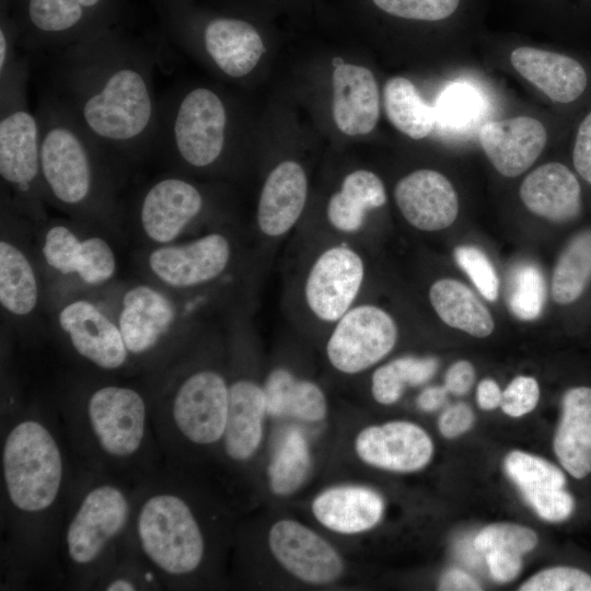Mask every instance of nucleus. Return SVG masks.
<instances>
[{
  "label": "nucleus",
  "mask_w": 591,
  "mask_h": 591,
  "mask_svg": "<svg viewBox=\"0 0 591 591\" xmlns=\"http://www.w3.org/2000/svg\"><path fill=\"white\" fill-rule=\"evenodd\" d=\"M51 57L50 92L112 157L135 159L153 149L159 99L155 54L115 26Z\"/></svg>",
  "instance_id": "f257e3e1"
},
{
  "label": "nucleus",
  "mask_w": 591,
  "mask_h": 591,
  "mask_svg": "<svg viewBox=\"0 0 591 591\" xmlns=\"http://www.w3.org/2000/svg\"><path fill=\"white\" fill-rule=\"evenodd\" d=\"M70 440L88 467L139 482L154 471L162 453L146 397L127 385L91 391L65 418Z\"/></svg>",
  "instance_id": "f03ea898"
},
{
  "label": "nucleus",
  "mask_w": 591,
  "mask_h": 591,
  "mask_svg": "<svg viewBox=\"0 0 591 591\" xmlns=\"http://www.w3.org/2000/svg\"><path fill=\"white\" fill-rule=\"evenodd\" d=\"M4 503L18 537L31 548L66 495L68 463L57 430L47 418L26 413L12 418L1 447Z\"/></svg>",
  "instance_id": "7ed1b4c3"
},
{
  "label": "nucleus",
  "mask_w": 591,
  "mask_h": 591,
  "mask_svg": "<svg viewBox=\"0 0 591 591\" xmlns=\"http://www.w3.org/2000/svg\"><path fill=\"white\" fill-rule=\"evenodd\" d=\"M130 546L172 587L193 579L208 557V536L190 496L170 465L136 485Z\"/></svg>",
  "instance_id": "20e7f679"
},
{
  "label": "nucleus",
  "mask_w": 591,
  "mask_h": 591,
  "mask_svg": "<svg viewBox=\"0 0 591 591\" xmlns=\"http://www.w3.org/2000/svg\"><path fill=\"white\" fill-rule=\"evenodd\" d=\"M89 475L72 494L61 533V552L71 578L97 583L128 543L136 487L127 479L86 466Z\"/></svg>",
  "instance_id": "39448f33"
},
{
  "label": "nucleus",
  "mask_w": 591,
  "mask_h": 591,
  "mask_svg": "<svg viewBox=\"0 0 591 591\" xmlns=\"http://www.w3.org/2000/svg\"><path fill=\"white\" fill-rule=\"evenodd\" d=\"M40 130L43 193L71 209L104 205L107 199L103 161L112 158L50 92L35 111Z\"/></svg>",
  "instance_id": "423d86ee"
},
{
  "label": "nucleus",
  "mask_w": 591,
  "mask_h": 591,
  "mask_svg": "<svg viewBox=\"0 0 591 591\" xmlns=\"http://www.w3.org/2000/svg\"><path fill=\"white\" fill-rule=\"evenodd\" d=\"M228 408L229 382L218 370L199 368L181 378L151 408L154 434L169 462L220 443Z\"/></svg>",
  "instance_id": "0eeeda50"
},
{
  "label": "nucleus",
  "mask_w": 591,
  "mask_h": 591,
  "mask_svg": "<svg viewBox=\"0 0 591 591\" xmlns=\"http://www.w3.org/2000/svg\"><path fill=\"white\" fill-rule=\"evenodd\" d=\"M154 3L169 40L200 49L228 78L248 76L266 53L259 30L242 15L201 10L193 0H154Z\"/></svg>",
  "instance_id": "6e6552de"
},
{
  "label": "nucleus",
  "mask_w": 591,
  "mask_h": 591,
  "mask_svg": "<svg viewBox=\"0 0 591 591\" xmlns=\"http://www.w3.org/2000/svg\"><path fill=\"white\" fill-rule=\"evenodd\" d=\"M229 128V108L218 92L207 86L171 89L159 99L153 149L177 164L205 170L224 154Z\"/></svg>",
  "instance_id": "1a4fd4ad"
},
{
  "label": "nucleus",
  "mask_w": 591,
  "mask_h": 591,
  "mask_svg": "<svg viewBox=\"0 0 591 591\" xmlns=\"http://www.w3.org/2000/svg\"><path fill=\"white\" fill-rule=\"evenodd\" d=\"M19 28V49L49 57L101 31L127 25L128 0H0Z\"/></svg>",
  "instance_id": "9d476101"
},
{
  "label": "nucleus",
  "mask_w": 591,
  "mask_h": 591,
  "mask_svg": "<svg viewBox=\"0 0 591 591\" xmlns=\"http://www.w3.org/2000/svg\"><path fill=\"white\" fill-rule=\"evenodd\" d=\"M30 73L22 55L0 71V175L20 201L34 204L43 189L39 123L26 99Z\"/></svg>",
  "instance_id": "9b49d317"
},
{
  "label": "nucleus",
  "mask_w": 591,
  "mask_h": 591,
  "mask_svg": "<svg viewBox=\"0 0 591 591\" xmlns=\"http://www.w3.org/2000/svg\"><path fill=\"white\" fill-rule=\"evenodd\" d=\"M333 325L325 354L336 371L348 375L381 361L392 351L398 336L391 314L371 303L355 304Z\"/></svg>",
  "instance_id": "f8f14e48"
},
{
  "label": "nucleus",
  "mask_w": 591,
  "mask_h": 591,
  "mask_svg": "<svg viewBox=\"0 0 591 591\" xmlns=\"http://www.w3.org/2000/svg\"><path fill=\"white\" fill-rule=\"evenodd\" d=\"M366 265L348 244H333L313 259L303 283L309 312L320 322L334 324L351 306L361 291Z\"/></svg>",
  "instance_id": "ddd939ff"
},
{
  "label": "nucleus",
  "mask_w": 591,
  "mask_h": 591,
  "mask_svg": "<svg viewBox=\"0 0 591 591\" xmlns=\"http://www.w3.org/2000/svg\"><path fill=\"white\" fill-rule=\"evenodd\" d=\"M276 560L297 579L315 586L338 580L345 563L338 551L318 533L297 520L281 519L268 532Z\"/></svg>",
  "instance_id": "4468645a"
},
{
  "label": "nucleus",
  "mask_w": 591,
  "mask_h": 591,
  "mask_svg": "<svg viewBox=\"0 0 591 591\" xmlns=\"http://www.w3.org/2000/svg\"><path fill=\"white\" fill-rule=\"evenodd\" d=\"M231 257L229 239L222 233L212 232L182 244H163L150 253L148 264L163 283L186 289L220 277Z\"/></svg>",
  "instance_id": "2eb2a0df"
},
{
  "label": "nucleus",
  "mask_w": 591,
  "mask_h": 591,
  "mask_svg": "<svg viewBox=\"0 0 591 591\" xmlns=\"http://www.w3.org/2000/svg\"><path fill=\"white\" fill-rule=\"evenodd\" d=\"M206 199L198 186L176 175L152 183L139 202V221L153 242L174 241L205 209Z\"/></svg>",
  "instance_id": "dca6fc26"
},
{
  "label": "nucleus",
  "mask_w": 591,
  "mask_h": 591,
  "mask_svg": "<svg viewBox=\"0 0 591 591\" xmlns=\"http://www.w3.org/2000/svg\"><path fill=\"white\" fill-rule=\"evenodd\" d=\"M58 322L77 355L94 367L115 371L128 363L130 355L118 324L92 302L68 303L59 312Z\"/></svg>",
  "instance_id": "f3484780"
},
{
  "label": "nucleus",
  "mask_w": 591,
  "mask_h": 591,
  "mask_svg": "<svg viewBox=\"0 0 591 591\" xmlns=\"http://www.w3.org/2000/svg\"><path fill=\"white\" fill-rule=\"evenodd\" d=\"M355 451L368 465L408 473L428 464L433 444L421 427L396 420L363 428L355 439Z\"/></svg>",
  "instance_id": "a211bd4d"
},
{
  "label": "nucleus",
  "mask_w": 591,
  "mask_h": 591,
  "mask_svg": "<svg viewBox=\"0 0 591 591\" xmlns=\"http://www.w3.org/2000/svg\"><path fill=\"white\" fill-rule=\"evenodd\" d=\"M510 61L519 74L557 104L579 102L591 85L587 65L567 54L522 46L512 50Z\"/></svg>",
  "instance_id": "6ab92c4d"
},
{
  "label": "nucleus",
  "mask_w": 591,
  "mask_h": 591,
  "mask_svg": "<svg viewBox=\"0 0 591 591\" xmlns=\"http://www.w3.org/2000/svg\"><path fill=\"white\" fill-rule=\"evenodd\" d=\"M394 198L405 220L421 231L445 229L455 221L459 212L453 185L433 170H417L401 178Z\"/></svg>",
  "instance_id": "aec40b11"
},
{
  "label": "nucleus",
  "mask_w": 591,
  "mask_h": 591,
  "mask_svg": "<svg viewBox=\"0 0 591 591\" xmlns=\"http://www.w3.org/2000/svg\"><path fill=\"white\" fill-rule=\"evenodd\" d=\"M478 139L494 167L506 177H515L536 161L548 134L538 119L517 116L486 121L479 128Z\"/></svg>",
  "instance_id": "412c9836"
},
{
  "label": "nucleus",
  "mask_w": 591,
  "mask_h": 591,
  "mask_svg": "<svg viewBox=\"0 0 591 591\" xmlns=\"http://www.w3.org/2000/svg\"><path fill=\"white\" fill-rule=\"evenodd\" d=\"M176 317L174 303L148 285L126 291L118 316V327L130 357L153 351L170 332Z\"/></svg>",
  "instance_id": "4be33fe9"
},
{
  "label": "nucleus",
  "mask_w": 591,
  "mask_h": 591,
  "mask_svg": "<svg viewBox=\"0 0 591 591\" xmlns=\"http://www.w3.org/2000/svg\"><path fill=\"white\" fill-rule=\"evenodd\" d=\"M333 72V117L348 136L371 132L380 117V94L373 73L366 67L337 58Z\"/></svg>",
  "instance_id": "5701e85b"
},
{
  "label": "nucleus",
  "mask_w": 591,
  "mask_h": 591,
  "mask_svg": "<svg viewBox=\"0 0 591 591\" xmlns=\"http://www.w3.org/2000/svg\"><path fill=\"white\" fill-rule=\"evenodd\" d=\"M308 198V178L294 161L279 163L267 176L257 204L256 223L262 234L286 235L300 219Z\"/></svg>",
  "instance_id": "b1692460"
},
{
  "label": "nucleus",
  "mask_w": 591,
  "mask_h": 591,
  "mask_svg": "<svg viewBox=\"0 0 591 591\" xmlns=\"http://www.w3.org/2000/svg\"><path fill=\"white\" fill-rule=\"evenodd\" d=\"M520 197L534 215L553 222H568L582 210V188L576 172L559 162L545 163L529 173Z\"/></svg>",
  "instance_id": "393cba45"
},
{
  "label": "nucleus",
  "mask_w": 591,
  "mask_h": 591,
  "mask_svg": "<svg viewBox=\"0 0 591 591\" xmlns=\"http://www.w3.org/2000/svg\"><path fill=\"white\" fill-rule=\"evenodd\" d=\"M264 387L248 378L229 383V408L223 452L234 463L247 462L258 450L267 415Z\"/></svg>",
  "instance_id": "a878e982"
},
{
  "label": "nucleus",
  "mask_w": 591,
  "mask_h": 591,
  "mask_svg": "<svg viewBox=\"0 0 591 591\" xmlns=\"http://www.w3.org/2000/svg\"><path fill=\"white\" fill-rule=\"evenodd\" d=\"M553 449L569 476L583 480L591 475V386L565 392Z\"/></svg>",
  "instance_id": "bb28decb"
},
{
  "label": "nucleus",
  "mask_w": 591,
  "mask_h": 591,
  "mask_svg": "<svg viewBox=\"0 0 591 591\" xmlns=\"http://www.w3.org/2000/svg\"><path fill=\"white\" fill-rule=\"evenodd\" d=\"M311 509L314 518L326 529L340 534H358L380 522L384 501L371 488L343 485L321 491Z\"/></svg>",
  "instance_id": "cd10ccee"
},
{
  "label": "nucleus",
  "mask_w": 591,
  "mask_h": 591,
  "mask_svg": "<svg viewBox=\"0 0 591 591\" xmlns=\"http://www.w3.org/2000/svg\"><path fill=\"white\" fill-rule=\"evenodd\" d=\"M386 202L385 187L371 171L356 170L343 179L340 189L333 194L326 207L329 224L338 232H358L369 210Z\"/></svg>",
  "instance_id": "c85d7f7f"
},
{
  "label": "nucleus",
  "mask_w": 591,
  "mask_h": 591,
  "mask_svg": "<svg viewBox=\"0 0 591 591\" xmlns=\"http://www.w3.org/2000/svg\"><path fill=\"white\" fill-rule=\"evenodd\" d=\"M267 413L291 416L304 421H320L327 415V398L313 381L297 378L285 368L273 370L264 385Z\"/></svg>",
  "instance_id": "c756f323"
},
{
  "label": "nucleus",
  "mask_w": 591,
  "mask_h": 591,
  "mask_svg": "<svg viewBox=\"0 0 591 591\" xmlns=\"http://www.w3.org/2000/svg\"><path fill=\"white\" fill-rule=\"evenodd\" d=\"M430 303L449 326L475 337H486L494 331V320L476 294L457 280L443 278L432 283Z\"/></svg>",
  "instance_id": "7c9ffc66"
},
{
  "label": "nucleus",
  "mask_w": 591,
  "mask_h": 591,
  "mask_svg": "<svg viewBox=\"0 0 591 591\" xmlns=\"http://www.w3.org/2000/svg\"><path fill=\"white\" fill-rule=\"evenodd\" d=\"M38 302V282L26 255L14 244L0 242V303L16 316L33 312Z\"/></svg>",
  "instance_id": "2f4dec72"
},
{
  "label": "nucleus",
  "mask_w": 591,
  "mask_h": 591,
  "mask_svg": "<svg viewBox=\"0 0 591 591\" xmlns=\"http://www.w3.org/2000/svg\"><path fill=\"white\" fill-rule=\"evenodd\" d=\"M383 105L391 124L412 139L427 137L434 127L432 108L406 78L394 77L386 81Z\"/></svg>",
  "instance_id": "473e14b6"
},
{
  "label": "nucleus",
  "mask_w": 591,
  "mask_h": 591,
  "mask_svg": "<svg viewBox=\"0 0 591 591\" xmlns=\"http://www.w3.org/2000/svg\"><path fill=\"white\" fill-rule=\"evenodd\" d=\"M591 280V229L581 231L558 257L552 278V297L558 304L575 302Z\"/></svg>",
  "instance_id": "72a5a7b5"
},
{
  "label": "nucleus",
  "mask_w": 591,
  "mask_h": 591,
  "mask_svg": "<svg viewBox=\"0 0 591 591\" xmlns=\"http://www.w3.org/2000/svg\"><path fill=\"white\" fill-rule=\"evenodd\" d=\"M438 368L434 358L402 357L378 368L371 378V393L382 405L396 403L406 385H419L432 378Z\"/></svg>",
  "instance_id": "f704fd0d"
},
{
  "label": "nucleus",
  "mask_w": 591,
  "mask_h": 591,
  "mask_svg": "<svg viewBox=\"0 0 591 591\" xmlns=\"http://www.w3.org/2000/svg\"><path fill=\"white\" fill-rule=\"evenodd\" d=\"M311 466L305 438L297 429L288 431L268 467L270 489L278 496L293 494L306 479Z\"/></svg>",
  "instance_id": "c9c22d12"
},
{
  "label": "nucleus",
  "mask_w": 591,
  "mask_h": 591,
  "mask_svg": "<svg viewBox=\"0 0 591 591\" xmlns=\"http://www.w3.org/2000/svg\"><path fill=\"white\" fill-rule=\"evenodd\" d=\"M505 467L523 496L565 488L567 484L566 472L542 457L525 452L509 453L505 460Z\"/></svg>",
  "instance_id": "e433bc0d"
},
{
  "label": "nucleus",
  "mask_w": 591,
  "mask_h": 591,
  "mask_svg": "<svg viewBox=\"0 0 591 591\" xmlns=\"http://www.w3.org/2000/svg\"><path fill=\"white\" fill-rule=\"evenodd\" d=\"M545 301V280L542 271L532 263L517 265L509 280L508 305L518 318H536Z\"/></svg>",
  "instance_id": "4c0bfd02"
},
{
  "label": "nucleus",
  "mask_w": 591,
  "mask_h": 591,
  "mask_svg": "<svg viewBox=\"0 0 591 591\" xmlns=\"http://www.w3.org/2000/svg\"><path fill=\"white\" fill-rule=\"evenodd\" d=\"M372 8L389 18L416 23H439L455 18L464 0H370Z\"/></svg>",
  "instance_id": "58836bf2"
},
{
  "label": "nucleus",
  "mask_w": 591,
  "mask_h": 591,
  "mask_svg": "<svg viewBox=\"0 0 591 591\" xmlns=\"http://www.w3.org/2000/svg\"><path fill=\"white\" fill-rule=\"evenodd\" d=\"M116 271V257L103 237L91 236L81 241L76 274L81 281L99 286L108 281Z\"/></svg>",
  "instance_id": "ea45409f"
},
{
  "label": "nucleus",
  "mask_w": 591,
  "mask_h": 591,
  "mask_svg": "<svg viewBox=\"0 0 591 591\" xmlns=\"http://www.w3.org/2000/svg\"><path fill=\"white\" fill-rule=\"evenodd\" d=\"M537 544L536 534L529 528L510 523L491 524L483 529L474 538V547L478 553L507 551L524 554Z\"/></svg>",
  "instance_id": "a19ab883"
},
{
  "label": "nucleus",
  "mask_w": 591,
  "mask_h": 591,
  "mask_svg": "<svg viewBox=\"0 0 591 591\" xmlns=\"http://www.w3.org/2000/svg\"><path fill=\"white\" fill-rule=\"evenodd\" d=\"M139 555V554H138ZM116 559L111 568L97 581L100 588L108 591H130L152 589L161 582L155 572L139 555Z\"/></svg>",
  "instance_id": "79ce46f5"
},
{
  "label": "nucleus",
  "mask_w": 591,
  "mask_h": 591,
  "mask_svg": "<svg viewBox=\"0 0 591 591\" xmlns=\"http://www.w3.org/2000/svg\"><path fill=\"white\" fill-rule=\"evenodd\" d=\"M80 248L81 240L69 227L55 224L46 231L43 255L55 270L63 275L76 274Z\"/></svg>",
  "instance_id": "37998d69"
},
{
  "label": "nucleus",
  "mask_w": 591,
  "mask_h": 591,
  "mask_svg": "<svg viewBox=\"0 0 591 591\" xmlns=\"http://www.w3.org/2000/svg\"><path fill=\"white\" fill-rule=\"evenodd\" d=\"M521 591H591V573L576 566L546 568L521 587Z\"/></svg>",
  "instance_id": "c03bdc74"
},
{
  "label": "nucleus",
  "mask_w": 591,
  "mask_h": 591,
  "mask_svg": "<svg viewBox=\"0 0 591 591\" xmlns=\"http://www.w3.org/2000/svg\"><path fill=\"white\" fill-rule=\"evenodd\" d=\"M454 257L482 296L495 301L498 297L499 279L487 256L474 246L462 245L455 248Z\"/></svg>",
  "instance_id": "a18cd8bd"
},
{
  "label": "nucleus",
  "mask_w": 591,
  "mask_h": 591,
  "mask_svg": "<svg viewBox=\"0 0 591 591\" xmlns=\"http://www.w3.org/2000/svg\"><path fill=\"white\" fill-rule=\"evenodd\" d=\"M523 497L541 518L551 522L569 519L576 509V499L566 488L532 493Z\"/></svg>",
  "instance_id": "49530a36"
},
{
  "label": "nucleus",
  "mask_w": 591,
  "mask_h": 591,
  "mask_svg": "<svg viewBox=\"0 0 591 591\" xmlns=\"http://www.w3.org/2000/svg\"><path fill=\"white\" fill-rule=\"evenodd\" d=\"M540 398L535 379L520 375L514 378L502 392L500 406L511 417L523 416L533 410Z\"/></svg>",
  "instance_id": "de8ad7c7"
},
{
  "label": "nucleus",
  "mask_w": 591,
  "mask_h": 591,
  "mask_svg": "<svg viewBox=\"0 0 591 591\" xmlns=\"http://www.w3.org/2000/svg\"><path fill=\"white\" fill-rule=\"evenodd\" d=\"M576 174L591 185V108L579 120L571 150Z\"/></svg>",
  "instance_id": "09e8293b"
},
{
  "label": "nucleus",
  "mask_w": 591,
  "mask_h": 591,
  "mask_svg": "<svg viewBox=\"0 0 591 591\" xmlns=\"http://www.w3.org/2000/svg\"><path fill=\"white\" fill-rule=\"evenodd\" d=\"M491 577L499 582L514 579L521 570V555L507 551H490L485 554Z\"/></svg>",
  "instance_id": "8fccbe9b"
},
{
  "label": "nucleus",
  "mask_w": 591,
  "mask_h": 591,
  "mask_svg": "<svg viewBox=\"0 0 591 591\" xmlns=\"http://www.w3.org/2000/svg\"><path fill=\"white\" fill-rule=\"evenodd\" d=\"M474 421V414L468 405L457 403L447 408L439 419V430L445 438H455L467 431Z\"/></svg>",
  "instance_id": "3c124183"
},
{
  "label": "nucleus",
  "mask_w": 591,
  "mask_h": 591,
  "mask_svg": "<svg viewBox=\"0 0 591 591\" xmlns=\"http://www.w3.org/2000/svg\"><path fill=\"white\" fill-rule=\"evenodd\" d=\"M475 381L473 366L465 360L453 363L447 371L444 386L448 392L463 395L468 392Z\"/></svg>",
  "instance_id": "603ef678"
},
{
  "label": "nucleus",
  "mask_w": 591,
  "mask_h": 591,
  "mask_svg": "<svg viewBox=\"0 0 591 591\" xmlns=\"http://www.w3.org/2000/svg\"><path fill=\"white\" fill-rule=\"evenodd\" d=\"M560 13L575 23L591 22V0H553Z\"/></svg>",
  "instance_id": "864d4df0"
},
{
  "label": "nucleus",
  "mask_w": 591,
  "mask_h": 591,
  "mask_svg": "<svg viewBox=\"0 0 591 591\" xmlns=\"http://www.w3.org/2000/svg\"><path fill=\"white\" fill-rule=\"evenodd\" d=\"M479 583L465 571L459 569L448 570L439 582V590H480Z\"/></svg>",
  "instance_id": "5fc2aeb1"
},
{
  "label": "nucleus",
  "mask_w": 591,
  "mask_h": 591,
  "mask_svg": "<svg viewBox=\"0 0 591 591\" xmlns=\"http://www.w3.org/2000/svg\"><path fill=\"white\" fill-rule=\"evenodd\" d=\"M502 392L490 379L483 380L477 387V403L482 409L489 410L500 405Z\"/></svg>",
  "instance_id": "6e6d98bb"
},
{
  "label": "nucleus",
  "mask_w": 591,
  "mask_h": 591,
  "mask_svg": "<svg viewBox=\"0 0 591 591\" xmlns=\"http://www.w3.org/2000/svg\"><path fill=\"white\" fill-rule=\"evenodd\" d=\"M448 390L445 386H430L422 391L418 397V406L425 412L438 409L445 401Z\"/></svg>",
  "instance_id": "4d7b16f0"
}]
</instances>
